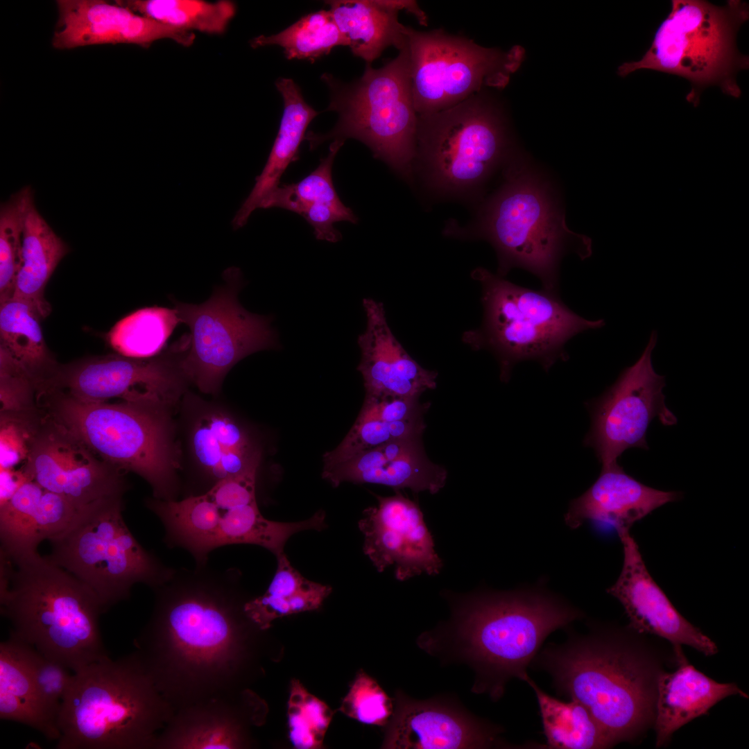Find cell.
Here are the masks:
<instances>
[{
    "instance_id": "7a4b0ae2",
    "label": "cell",
    "mask_w": 749,
    "mask_h": 749,
    "mask_svg": "<svg viewBox=\"0 0 749 749\" xmlns=\"http://www.w3.org/2000/svg\"><path fill=\"white\" fill-rule=\"evenodd\" d=\"M585 614L538 585L463 597L451 620L423 632L417 646L444 663L465 664L474 672L472 691L497 701L513 678L521 680L546 637Z\"/></svg>"
},
{
    "instance_id": "8fae6325",
    "label": "cell",
    "mask_w": 749,
    "mask_h": 749,
    "mask_svg": "<svg viewBox=\"0 0 749 749\" xmlns=\"http://www.w3.org/2000/svg\"><path fill=\"white\" fill-rule=\"evenodd\" d=\"M122 511V497L96 502L82 510L64 533L49 540L48 558L88 587L104 612L128 599L135 584L153 589L175 571L139 543Z\"/></svg>"
},
{
    "instance_id": "8992f818",
    "label": "cell",
    "mask_w": 749,
    "mask_h": 749,
    "mask_svg": "<svg viewBox=\"0 0 749 749\" xmlns=\"http://www.w3.org/2000/svg\"><path fill=\"white\" fill-rule=\"evenodd\" d=\"M175 713L139 653L73 673L58 717L57 749H155Z\"/></svg>"
},
{
    "instance_id": "484cf974",
    "label": "cell",
    "mask_w": 749,
    "mask_h": 749,
    "mask_svg": "<svg viewBox=\"0 0 749 749\" xmlns=\"http://www.w3.org/2000/svg\"><path fill=\"white\" fill-rule=\"evenodd\" d=\"M82 510L63 497L26 480L1 501L0 553L12 557L37 551L42 541L64 533Z\"/></svg>"
},
{
    "instance_id": "f546056e",
    "label": "cell",
    "mask_w": 749,
    "mask_h": 749,
    "mask_svg": "<svg viewBox=\"0 0 749 749\" xmlns=\"http://www.w3.org/2000/svg\"><path fill=\"white\" fill-rule=\"evenodd\" d=\"M0 718L26 725L49 741H58V718L40 696L29 659V646L10 635L0 644Z\"/></svg>"
},
{
    "instance_id": "9c48e42d",
    "label": "cell",
    "mask_w": 749,
    "mask_h": 749,
    "mask_svg": "<svg viewBox=\"0 0 749 749\" xmlns=\"http://www.w3.org/2000/svg\"><path fill=\"white\" fill-rule=\"evenodd\" d=\"M472 277L481 285L483 320L479 328L466 332L463 340L474 350L493 352L505 381L522 361H537L548 370L558 359H567L565 345L570 338L605 325L602 319L576 314L556 293L516 285L482 267Z\"/></svg>"
},
{
    "instance_id": "e575fe53",
    "label": "cell",
    "mask_w": 749,
    "mask_h": 749,
    "mask_svg": "<svg viewBox=\"0 0 749 749\" xmlns=\"http://www.w3.org/2000/svg\"><path fill=\"white\" fill-rule=\"evenodd\" d=\"M522 681L533 691L539 707L544 746L555 749H599L614 746L587 709L570 699L562 701L543 691L526 673Z\"/></svg>"
},
{
    "instance_id": "7bdbcfd3",
    "label": "cell",
    "mask_w": 749,
    "mask_h": 749,
    "mask_svg": "<svg viewBox=\"0 0 749 749\" xmlns=\"http://www.w3.org/2000/svg\"><path fill=\"white\" fill-rule=\"evenodd\" d=\"M287 715L289 739L295 748L317 749L322 746L333 712L295 679L291 682Z\"/></svg>"
},
{
    "instance_id": "c3c4849f",
    "label": "cell",
    "mask_w": 749,
    "mask_h": 749,
    "mask_svg": "<svg viewBox=\"0 0 749 749\" xmlns=\"http://www.w3.org/2000/svg\"><path fill=\"white\" fill-rule=\"evenodd\" d=\"M419 397H365L357 417L360 420L393 422L409 420L423 415L427 405H422Z\"/></svg>"
},
{
    "instance_id": "ee69618b",
    "label": "cell",
    "mask_w": 749,
    "mask_h": 749,
    "mask_svg": "<svg viewBox=\"0 0 749 749\" xmlns=\"http://www.w3.org/2000/svg\"><path fill=\"white\" fill-rule=\"evenodd\" d=\"M395 710L390 698L372 677L362 669L356 675L339 711L363 724L386 726Z\"/></svg>"
},
{
    "instance_id": "ab89813d",
    "label": "cell",
    "mask_w": 749,
    "mask_h": 749,
    "mask_svg": "<svg viewBox=\"0 0 749 749\" xmlns=\"http://www.w3.org/2000/svg\"><path fill=\"white\" fill-rule=\"evenodd\" d=\"M253 48L278 45L291 59L315 60L345 42L329 10L309 13L295 23L272 35H259L252 40Z\"/></svg>"
},
{
    "instance_id": "44dd1931",
    "label": "cell",
    "mask_w": 749,
    "mask_h": 749,
    "mask_svg": "<svg viewBox=\"0 0 749 749\" xmlns=\"http://www.w3.org/2000/svg\"><path fill=\"white\" fill-rule=\"evenodd\" d=\"M56 4L58 18L52 45L57 49L117 44L148 48L163 39L189 46L195 40L194 33L163 24L116 1L59 0Z\"/></svg>"
},
{
    "instance_id": "3957f363",
    "label": "cell",
    "mask_w": 749,
    "mask_h": 749,
    "mask_svg": "<svg viewBox=\"0 0 749 749\" xmlns=\"http://www.w3.org/2000/svg\"><path fill=\"white\" fill-rule=\"evenodd\" d=\"M612 628L569 631L562 644L541 648L531 664L545 671L559 695L581 703L613 746L630 741L655 719L653 668Z\"/></svg>"
},
{
    "instance_id": "277c9868",
    "label": "cell",
    "mask_w": 749,
    "mask_h": 749,
    "mask_svg": "<svg viewBox=\"0 0 749 749\" xmlns=\"http://www.w3.org/2000/svg\"><path fill=\"white\" fill-rule=\"evenodd\" d=\"M0 556L1 612L11 635L73 673L108 657L98 626L104 610L88 587L37 551Z\"/></svg>"
},
{
    "instance_id": "4316f807",
    "label": "cell",
    "mask_w": 749,
    "mask_h": 749,
    "mask_svg": "<svg viewBox=\"0 0 749 749\" xmlns=\"http://www.w3.org/2000/svg\"><path fill=\"white\" fill-rule=\"evenodd\" d=\"M335 23L353 54L370 64L385 49H401L406 43V26L398 20V12L406 10L420 24L427 26L428 18L415 1L349 0L331 1Z\"/></svg>"
},
{
    "instance_id": "9a60e30c",
    "label": "cell",
    "mask_w": 749,
    "mask_h": 749,
    "mask_svg": "<svg viewBox=\"0 0 749 749\" xmlns=\"http://www.w3.org/2000/svg\"><path fill=\"white\" fill-rule=\"evenodd\" d=\"M188 347L184 334L157 356L137 359L110 354L58 364L40 390L61 392L88 402L112 399L150 402L169 407L178 399L187 380L180 361Z\"/></svg>"
},
{
    "instance_id": "d590c367",
    "label": "cell",
    "mask_w": 749,
    "mask_h": 749,
    "mask_svg": "<svg viewBox=\"0 0 749 749\" xmlns=\"http://www.w3.org/2000/svg\"><path fill=\"white\" fill-rule=\"evenodd\" d=\"M221 510L218 547L254 544L266 549L277 556L284 553L286 542L295 533L306 530L322 531L327 527L325 513L322 510L298 522H279L266 519L261 514L256 500L249 504Z\"/></svg>"
},
{
    "instance_id": "2e32d148",
    "label": "cell",
    "mask_w": 749,
    "mask_h": 749,
    "mask_svg": "<svg viewBox=\"0 0 749 749\" xmlns=\"http://www.w3.org/2000/svg\"><path fill=\"white\" fill-rule=\"evenodd\" d=\"M657 341L653 331L639 359L626 368L599 397L591 401L592 425L584 444L592 447L602 466L617 462L627 449H648L646 433L653 419L676 424L665 405V378L654 370L651 356Z\"/></svg>"
},
{
    "instance_id": "d6a6232c",
    "label": "cell",
    "mask_w": 749,
    "mask_h": 749,
    "mask_svg": "<svg viewBox=\"0 0 749 749\" xmlns=\"http://www.w3.org/2000/svg\"><path fill=\"white\" fill-rule=\"evenodd\" d=\"M69 252L33 203L26 216L23 235L22 264L12 298L28 302L44 319L51 311L44 289L60 261Z\"/></svg>"
},
{
    "instance_id": "7402d4cb",
    "label": "cell",
    "mask_w": 749,
    "mask_h": 749,
    "mask_svg": "<svg viewBox=\"0 0 749 749\" xmlns=\"http://www.w3.org/2000/svg\"><path fill=\"white\" fill-rule=\"evenodd\" d=\"M366 327L359 336L361 360L357 370L364 381L365 397H420L436 387L438 373L422 367L390 330L384 304L364 298Z\"/></svg>"
},
{
    "instance_id": "ffe728a7",
    "label": "cell",
    "mask_w": 749,
    "mask_h": 749,
    "mask_svg": "<svg viewBox=\"0 0 749 749\" xmlns=\"http://www.w3.org/2000/svg\"><path fill=\"white\" fill-rule=\"evenodd\" d=\"M617 533L623 546V566L607 592L622 605L630 628L664 638L675 646H691L706 656L716 654V644L676 610L652 578L630 530Z\"/></svg>"
},
{
    "instance_id": "83f0119b",
    "label": "cell",
    "mask_w": 749,
    "mask_h": 749,
    "mask_svg": "<svg viewBox=\"0 0 749 749\" xmlns=\"http://www.w3.org/2000/svg\"><path fill=\"white\" fill-rule=\"evenodd\" d=\"M733 695L748 698L736 684L718 682L685 662L674 672L659 673L654 719L656 746H664L679 728Z\"/></svg>"
},
{
    "instance_id": "ac0fdd59",
    "label": "cell",
    "mask_w": 749,
    "mask_h": 749,
    "mask_svg": "<svg viewBox=\"0 0 749 749\" xmlns=\"http://www.w3.org/2000/svg\"><path fill=\"white\" fill-rule=\"evenodd\" d=\"M395 710L386 725L381 748L463 749L508 748L499 725L468 712L452 698L427 700L395 692ZM511 748V747H510Z\"/></svg>"
},
{
    "instance_id": "f35d334b",
    "label": "cell",
    "mask_w": 749,
    "mask_h": 749,
    "mask_svg": "<svg viewBox=\"0 0 749 749\" xmlns=\"http://www.w3.org/2000/svg\"><path fill=\"white\" fill-rule=\"evenodd\" d=\"M181 322L177 310L162 307L138 309L126 316L107 335L117 354L146 359L160 354L177 325Z\"/></svg>"
},
{
    "instance_id": "f1b7e54d",
    "label": "cell",
    "mask_w": 749,
    "mask_h": 749,
    "mask_svg": "<svg viewBox=\"0 0 749 749\" xmlns=\"http://www.w3.org/2000/svg\"><path fill=\"white\" fill-rule=\"evenodd\" d=\"M275 85L284 100L279 131L261 173L256 178L251 192L232 219L234 230L243 227L264 199L279 187L280 178L288 166L299 158L300 146L307 127L318 114L304 101L293 80L282 78Z\"/></svg>"
},
{
    "instance_id": "cb8c5ba5",
    "label": "cell",
    "mask_w": 749,
    "mask_h": 749,
    "mask_svg": "<svg viewBox=\"0 0 749 749\" xmlns=\"http://www.w3.org/2000/svg\"><path fill=\"white\" fill-rule=\"evenodd\" d=\"M254 694L213 698L175 712L160 732L155 749H237L248 745Z\"/></svg>"
},
{
    "instance_id": "5bb4252c",
    "label": "cell",
    "mask_w": 749,
    "mask_h": 749,
    "mask_svg": "<svg viewBox=\"0 0 749 749\" xmlns=\"http://www.w3.org/2000/svg\"><path fill=\"white\" fill-rule=\"evenodd\" d=\"M413 104L417 114L453 107L485 87H504L522 52L486 48L460 35L406 26Z\"/></svg>"
},
{
    "instance_id": "30bf717a",
    "label": "cell",
    "mask_w": 749,
    "mask_h": 749,
    "mask_svg": "<svg viewBox=\"0 0 749 749\" xmlns=\"http://www.w3.org/2000/svg\"><path fill=\"white\" fill-rule=\"evenodd\" d=\"M332 94L328 110L336 111L338 123L325 135L309 133L311 148L326 140L354 138L406 179L412 175L416 152L418 114L411 90L406 44L394 59L379 69L367 64L353 83L323 76Z\"/></svg>"
},
{
    "instance_id": "d6986e66",
    "label": "cell",
    "mask_w": 749,
    "mask_h": 749,
    "mask_svg": "<svg viewBox=\"0 0 749 749\" xmlns=\"http://www.w3.org/2000/svg\"><path fill=\"white\" fill-rule=\"evenodd\" d=\"M376 497L377 506L363 511L359 527L364 536L363 552L377 570L395 565L400 581L438 574L442 562L419 506L398 491Z\"/></svg>"
},
{
    "instance_id": "ba28073f",
    "label": "cell",
    "mask_w": 749,
    "mask_h": 749,
    "mask_svg": "<svg viewBox=\"0 0 749 749\" xmlns=\"http://www.w3.org/2000/svg\"><path fill=\"white\" fill-rule=\"evenodd\" d=\"M748 18V5L740 0L728 1L724 6L703 0H673L649 49L641 60L619 66L618 74L624 77L651 69L682 77L691 83L686 98L694 107L709 86L739 98L741 91L736 76L748 68L749 59L739 52L736 36Z\"/></svg>"
},
{
    "instance_id": "1f68e13d",
    "label": "cell",
    "mask_w": 749,
    "mask_h": 749,
    "mask_svg": "<svg viewBox=\"0 0 749 749\" xmlns=\"http://www.w3.org/2000/svg\"><path fill=\"white\" fill-rule=\"evenodd\" d=\"M146 505L162 523L166 546L185 549L198 567L207 565L209 553L218 548L222 510L207 493L180 501L153 497L147 499Z\"/></svg>"
},
{
    "instance_id": "d4e9b609",
    "label": "cell",
    "mask_w": 749,
    "mask_h": 749,
    "mask_svg": "<svg viewBox=\"0 0 749 749\" xmlns=\"http://www.w3.org/2000/svg\"><path fill=\"white\" fill-rule=\"evenodd\" d=\"M681 496L679 492L663 491L644 485L615 462L602 466L592 485L570 502L565 521L571 529L589 521L609 524L617 532L630 530L635 522L666 503L678 501Z\"/></svg>"
},
{
    "instance_id": "60d3db41",
    "label": "cell",
    "mask_w": 749,
    "mask_h": 749,
    "mask_svg": "<svg viewBox=\"0 0 749 749\" xmlns=\"http://www.w3.org/2000/svg\"><path fill=\"white\" fill-rule=\"evenodd\" d=\"M33 191L24 187L12 194L0 208V303L11 299L22 264L23 235Z\"/></svg>"
},
{
    "instance_id": "7c38bea8",
    "label": "cell",
    "mask_w": 749,
    "mask_h": 749,
    "mask_svg": "<svg viewBox=\"0 0 749 749\" xmlns=\"http://www.w3.org/2000/svg\"><path fill=\"white\" fill-rule=\"evenodd\" d=\"M512 155L502 112L483 91L449 108L418 114L415 160L439 192L477 191Z\"/></svg>"
},
{
    "instance_id": "7dc6e473",
    "label": "cell",
    "mask_w": 749,
    "mask_h": 749,
    "mask_svg": "<svg viewBox=\"0 0 749 749\" xmlns=\"http://www.w3.org/2000/svg\"><path fill=\"white\" fill-rule=\"evenodd\" d=\"M259 466L255 465L218 481L205 493L223 510L250 503L256 500Z\"/></svg>"
},
{
    "instance_id": "6da1fadb",
    "label": "cell",
    "mask_w": 749,
    "mask_h": 749,
    "mask_svg": "<svg viewBox=\"0 0 749 749\" xmlns=\"http://www.w3.org/2000/svg\"><path fill=\"white\" fill-rule=\"evenodd\" d=\"M239 578L236 569L206 565L175 569L153 589V612L135 643L175 712L245 690L250 627L257 624L245 611Z\"/></svg>"
},
{
    "instance_id": "603a6c76",
    "label": "cell",
    "mask_w": 749,
    "mask_h": 749,
    "mask_svg": "<svg viewBox=\"0 0 749 749\" xmlns=\"http://www.w3.org/2000/svg\"><path fill=\"white\" fill-rule=\"evenodd\" d=\"M422 436L393 441L361 452L322 470V476L334 487L343 482L374 483L413 492H439L447 472L427 456Z\"/></svg>"
},
{
    "instance_id": "74e56055",
    "label": "cell",
    "mask_w": 749,
    "mask_h": 749,
    "mask_svg": "<svg viewBox=\"0 0 749 749\" xmlns=\"http://www.w3.org/2000/svg\"><path fill=\"white\" fill-rule=\"evenodd\" d=\"M131 10L163 24L193 33L221 34L236 13L230 1L118 0Z\"/></svg>"
},
{
    "instance_id": "8d00e7d4",
    "label": "cell",
    "mask_w": 749,
    "mask_h": 749,
    "mask_svg": "<svg viewBox=\"0 0 749 749\" xmlns=\"http://www.w3.org/2000/svg\"><path fill=\"white\" fill-rule=\"evenodd\" d=\"M343 144L342 140H334L327 156L313 172L298 182L279 186L264 199L259 208H282L298 214L307 221L333 213L352 214L351 209L341 201L332 180L333 162Z\"/></svg>"
},
{
    "instance_id": "52a82bcc",
    "label": "cell",
    "mask_w": 749,
    "mask_h": 749,
    "mask_svg": "<svg viewBox=\"0 0 749 749\" xmlns=\"http://www.w3.org/2000/svg\"><path fill=\"white\" fill-rule=\"evenodd\" d=\"M36 407L95 455L151 486L153 497L176 500L179 464L168 407L150 402H88L59 391L37 393Z\"/></svg>"
},
{
    "instance_id": "836d02e7",
    "label": "cell",
    "mask_w": 749,
    "mask_h": 749,
    "mask_svg": "<svg viewBox=\"0 0 749 749\" xmlns=\"http://www.w3.org/2000/svg\"><path fill=\"white\" fill-rule=\"evenodd\" d=\"M42 320L25 301L12 298L0 303V348L27 371L35 385L46 380L58 364L46 346Z\"/></svg>"
},
{
    "instance_id": "f6af8a7d",
    "label": "cell",
    "mask_w": 749,
    "mask_h": 749,
    "mask_svg": "<svg viewBox=\"0 0 749 749\" xmlns=\"http://www.w3.org/2000/svg\"><path fill=\"white\" fill-rule=\"evenodd\" d=\"M331 592L330 586L309 580L302 589L286 598L264 594L249 599L245 611L260 629L266 630L276 619L318 609Z\"/></svg>"
},
{
    "instance_id": "4dcf8cb0",
    "label": "cell",
    "mask_w": 749,
    "mask_h": 749,
    "mask_svg": "<svg viewBox=\"0 0 749 749\" xmlns=\"http://www.w3.org/2000/svg\"><path fill=\"white\" fill-rule=\"evenodd\" d=\"M191 447L211 488L223 479L259 465L261 460L260 449L245 429L230 416L219 413L198 420L193 430Z\"/></svg>"
},
{
    "instance_id": "4fadbf2b",
    "label": "cell",
    "mask_w": 749,
    "mask_h": 749,
    "mask_svg": "<svg viewBox=\"0 0 749 749\" xmlns=\"http://www.w3.org/2000/svg\"><path fill=\"white\" fill-rule=\"evenodd\" d=\"M223 279L225 283L202 304L173 301L181 322L190 329L180 367L187 380L205 393L217 392L226 374L244 357L279 347L271 317L252 313L239 302L240 269L227 268Z\"/></svg>"
},
{
    "instance_id": "5b68a950",
    "label": "cell",
    "mask_w": 749,
    "mask_h": 749,
    "mask_svg": "<svg viewBox=\"0 0 749 749\" xmlns=\"http://www.w3.org/2000/svg\"><path fill=\"white\" fill-rule=\"evenodd\" d=\"M504 182L467 228H449L454 236L483 239L498 258L497 275L520 268L537 277L543 290L556 293L563 255L574 252L581 259L592 253L588 236L569 230L550 184L528 160L512 155Z\"/></svg>"
},
{
    "instance_id": "bcb514c9",
    "label": "cell",
    "mask_w": 749,
    "mask_h": 749,
    "mask_svg": "<svg viewBox=\"0 0 749 749\" xmlns=\"http://www.w3.org/2000/svg\"><path fill=\"white\" fill-rule=\"evenodd\" d=\"M29 659L37 689L46 705L58 718L73 673H69V669L62 664L46 657L30 646Z\"/></svg>"
},
{
    "instance_id": "b9f144b4",
    "label": "cell",
    "mask_w": 749,
    "mask_h": 749,
    "mask_svg": "<svg viewBox=\"0 0 749 749\" xmlns=\"http://www.w3.org/2000/svg\"><path fill=\"white\" fill-rule=\"evenodd\" d=\"M425 427L423 415L393 422L356 419L338 447L323 454V470L382 445L410 437L422 436Z\"/></svg>"
},
{
    "instance_id": "e0dca14e",
    "label": "cell",
    "mask_w": 749,
    "mask_h": 749,
    "mask_svg": "<svg viewBox=\"0 0 749 749\" xmlns=\"http://www.w3.org/2000/svg\"><path fill=\"white\" fill-rule=\"evenodd\" d=\"M23 473L80 510L127 490L123 472L102 460L64 427L39 411Z\"/></svg>"
}]
</instances>
